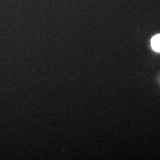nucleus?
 <instances>
[{
    "label": "nucleus",
    "instance_id": "1",
    "mask_svg": "<svg viewBox=\"0 0 160 160\" xmlns=\"http://www.w3.org/2000/svg\"><path fill=\"white\" fill-rule=\"evenodd\" d=\"M151 47L153 51L160 53V34H157L151 39Z\"/></svg>",
    "mask_w": 160,
    "mask_h": 160
}]
</instances>
